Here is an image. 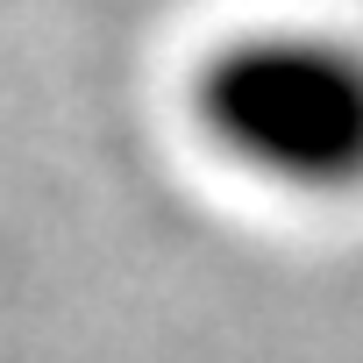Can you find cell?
Listing matches in <instances>:
<instances>
[{"mask_svg":"<svg viewBox=\"0 0 363 363\" xmlns=\"http://www.w3.org/2000/svg\"><path fill=\"white\" fill-rule=\"evenodd\" d=\"M200 143L271 193H363V36L320 22H257L214 36L186 79Z\"/></svg>","mask_w":363,"mask_h":363,"instance_id":"1","label":"cell"}]
</instances>
